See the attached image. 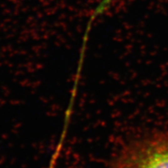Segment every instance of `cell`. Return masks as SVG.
Instances as JSON below:
<instances>
[{
  "instance_id": "cell-1",
  "label": "cell",
  "mask_w": 168,
  "mask_h": 168,
  "mask_svg": "<svg viewBox=\"0 0 168 168\" xmlns=\"http://www.w3.org/2000/svg\"><path fill=\"white\" fill-rule=\"evenodd\" d=\"M112 168H168V130L128 144L118 153Z\"/></svg>"
}]
</instances>
